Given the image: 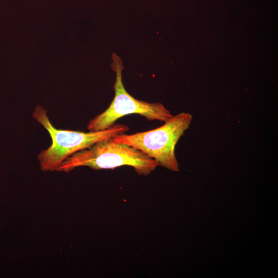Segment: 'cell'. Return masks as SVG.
Segmentation results:
<instances>
[{
	"instance_id": "1",
	"label": "cell",
	"mask_w": 278,
	"mask_h": 278,
	"mask_svg": "<svg viewBox=\"0 0 278 278\" xmlns=\"http://www.w3.org/2000/svg\"><path fill=\"white\" fill-rule=\"evenodd\" d=\"M122 166H131L138 175L146 176L159 164L142 151L115 142L112 137L73 154L60 164L56 171L68 173L81 166L99 170L114 169Z\"/></svg>"
},
{
	"instance_id": "2",
	"label": "cell",
	"mask_w": 278,
	"mask_h": 278,
	"mask_svg": "<svg viewBox=\"0 0 278 278\" xmlns=\"http://www.w3.org/2000/svg\"><path fill=\"white\" fill-rule=\"evenodd\" d=\"M47 113L43 107L37 106L32 113L33 118L48 132L52 140L51 146L37 156L43 171H56L62 162L75 152L98 141L125 133L129 129L125 125L115 124L108 129L95 132L58 129L51 123Z\"/></svg>"
},
{
	"instance_id": "3",
	"label": "cell",
	"mask_w": 278,
	"mask_h": 278,
	"mask_svg": "<svg viewBox=\"0 0 278 278\" xmlns=\"http://www.w3.org/2000/svg\"><path fill=\"white\" fill-rule=\"evenodd\" d=\"M193 118L189 113L172 116L161 127L132 134L121 133L112 137L114 141L139 149L155 160L159 165L179 171L175 148L180 137L188 129Z\"/></svg>"
},
{
	"instance_id": "4",
	"label": "cell",
	"mask_w": 278,
	"mask_h": 278,
	"mask_svg": "<svg viewBox=\"0 0 278 278\" xmlns=\"http://www.w3.org/2000/svg\"><path fill=\"white\" fill-rule=\"evenodd\" d=\"M111 67L115 72L114 84L115 96L109 107L102 113L92 119L87 126L89 131H99L109 128L119 118L125 115L137 114L149 120L165 122L172 115L160 102L149 103L137 100L131 96L124 88L122 80L123 62L116 54L112 56Z\"/></svg>"
}]
</instances>
